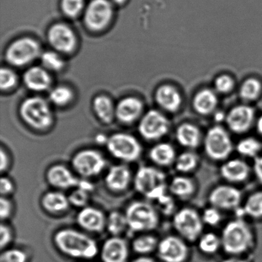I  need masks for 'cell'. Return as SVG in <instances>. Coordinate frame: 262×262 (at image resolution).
Returning a JSON list of instances; mask_svg holds the SVG:
<instances>
[{"mask_svg":"<svg viewBox=\"0 0 262 262\" xmlns=\"http://www.w3.org/2000/svg\"><path fill=\"white\" fill-rule=\"evenodd\" d=\"M46 178L49 185L58 190L77 188L80 182L68 167L61 164L50 167L47 170Z\"/></svg>","mask_w":262,"mask_h":262,"instance_id":"obj_18","label":"cell"},{"mask_svg":"<svg viewBox=\"0 0 262 262\" xmlns=\"http://www.w3.org/2000/svg\"><path fill=\"white\" fill-rule=\"evenodd\" d=\"M17 82L16 74L9 69L3 68L0 72V86L3 90H11Z\"/></svg>","mask_w":262,"mask_h":262,"instance_id":"obj_43","label":"cell"},{"mask_svg":"<svg viewBox=\"0 0 262 262\" xmlns=\"http://www.w3.org/2000/svg\"><path fill=\"white\" fill-rule=\"evenodd\" d=\"M242 209L245 215L254 219L262 217V191L251 194L247 199Z\"/></svg>","mask_w":262,"mask_h":262,"instance_id":"obj_34","label":"cell"},{"mask_svg":"<svg viewBox=\"0 0 262 262\" xmlns=\"http://www.w3.org/2000/svg\"><path fill=\"white\" fill-rule=\"evenodd\" d=\"M176 138L182 146L188 149H194L199 147L202 139L200 129L189 122L181 124L176 128Z\"/></svg>","mask_w":262,"mask_h":262,"instance_id":"obj_25","label":"cell"},{"mask_svg":"<svg viewBox=\"0 0 262 262\" xmlns=\"http://www.w3.org/2000/svg\"><path fill=\"white\" fill-rule=\"evenodd\" d=\"M99 255L102 262H128L129 247L120 236H113L104 242Z\"/></svg>","mask_w":262,"mask_h":262,"instance_id":"obj_17","label":"cell"},{"mask_svg":"<svg viewBox=\"0 0 262 262\" xmlns=\"http://www.w3.org/2000/svg\"><path fill=\"white\" fill-rule=\"evenodd\" d=\"M19 115L26 125L38 132L49 131L54 122L50 105L40 97L24 100L19 107Z\"/></svg>","mask_w":262,"mask_h":262,"instance_id":"obj_3","label":"cell"},{"mask_svg":"<svg viewBox=\"0 0 262 262\" xmlns=\"http://www.w3.org/2000/svg\"><path fill=\"white\" fill-rule=\"evenodd\" d=\"M208 200L211 206L220 211L237 210L242 201V193L232 185H219L211 190Z\"/></svg>","mask_w":262,"mask_h":262,"instance_id":"obj_14","label":"cell"},{"mask_svg":"<svg viewBox=\"0 0 262 262\" xmlns=\"http://www.w3.org/2000/svg\"><path fill=\"white\" fill-rule=\"evenodd\" d=\"M143 111V104L136 97L121 99L116 107V118L121 123L131 125L139 120Z\"/></svg>","mask_w":262,"mask_h":262,"instance_id":"obj_20","label":"cell"},{"mask_svg":"<svg viewBox=\"0 0 262 262\" xmlns=\"http://www.w3.org/2000/svg\"><path fill=\"white\" fill-rule=\"evenodd\" d=\"M70 205L77 208H83L86 207L90 200V192L80 188H76L68 196Z\"/></svg>","mask_w":262,"mask_h":262,"instance_id":"obj_41","label":"cell"},{"mask_svg":"<svg viewBox=\"0 0 262 262\" xmlns=\"http://www.w3.org/2000/svg\"><path fill=\"white\" fill-rule=\"evenodd\" d=\"M221 241L222 248L227 254L238 255L252 247L254 235L248 223L238 217L224 227Z\"/></svg>","mask_w":262,"mask_h":262,"instance_id":"obj_2","label":"cell"},{"mask_svg":"<svg viewBox=\"0 0 262 262\" xmlns=\"http://www.w3.org/2000/svg\"><path fill=\"white\" fill-rule=\"evenodd\" d=\"M40 51V46L35 39L20 38L9 46L6 52V59L11 65L23 67L36 59Z\"/></svg>","mask_w":262,"mask_h":262,"instance_id":"obj_11","label":"cell"},{"mask_svg":"<svg viewBox=\"0 0 262 262\" xmlns=\"http://www.w3.org/2000/svg\"><path fill=\"white\" fill-rule=\"evenodd\" d=\"M253 171L257 180L262 184V156H257L254 159Z\"/></svg>","mask_w":262,"mask_h":262,"instance_id":"obj_51","label":"cell"},{"mask_svg":"<svg viewBox=\"0 0 262 262\" xmlns=\"http://www.w3.org/2000/svg\"><path fill=\"white\" fill-rule=\"evenodd\" d=\"M93 110L102 123L110 125L116 118V107L111 99L105 96H99L93 101Z\"/></svg>","mask_w":262,"mask_h":262,"instance_id":"obj_28","label":"cell"},{"mask_svg":"<svg viewBox=\"0 0 262 262\" xmlns=\"http://www.w3.org/2000/svg\"><path fill=\"white\" fill-rule=\"evenodd\" d=\"M157 202L158 209L165 215H170L174 212L176 208V204H174L173 198L169 194H166L162 196L160 199L156 201Z\"/></svg>","mask_w":262,"mask_h":262,"instance_id":"obj_45","label":"cell"},{"mask_svg":"<svg viewBox=\"0 0 262 262\" xmlns=\"http://www.w3.org/2000/svg\"><path fill=\"white\" fill-rule=\"evenodd\" d=\"M13 204L8 197L1 196L0 199V217L1 220L4 221L10 219L13 214Z\"/></svg>","mask_w":262,"mask_h":262,"instance_id":"obj_48","label":"cell"},{"mask_svg":"<svg viewBox=\"0 0 262 262\" xmlns=\"http://www.w3.org/2000/svg\"><path fill=\"white\" fill-rule=\"evenodd\" d=\"M156 100L162 110L168 113H176L182 105L180 93L170 85H163L158 89L156 93Z\"/></svg>","mask_w":262,"mask_h":262,"instance_id":"obj_23","label":"cell"},{"mask_svg":"<svg viewBox=\"0 0 262 262\" xmlns=\"http://www.w3.org/2000/svg\"><path fill=\"white\" fill-rule=\"evenodd\" d=\"M131 262H156L154 259L148 256H140V257L135 258Z\"/></svg>","mask_w":262,"mask_h":262,"instance_id":"obj_52","label":"cell"},{"mask_svg":"<svg viewBox=\"0 0 262 262\" xmlns=\"http://www.w3.org/2000/svg\"><path fill=\"white\" fill-rule=\"evenodd\" d=\"M199 158L194 151H186L176 158L174 166L179 172L188 173L194 171L199 165Z\"/></svg>","mask_w":262,"mask_h":262,"instance_id":"obj_32","label":"cell"},{"mask_svg":"<svg viewBox=\"0 0 262 262\" xmlns=\"http://www.w3.org/2000/svg\"><path fill=\"white\" fill-rule=\"evenodd\" d=\"M170 129V122L166 116L158 111L150 110L142 116L138 131L145 140L156 142L165 137Z\"/></svg>","mask_w":262,"mask_h":262,"instance_id":"obj_10","label":"cell"},{"mask_svg":"<svg viewBox=\"0 0 262 262\" xmlns=\"http://www.w3.org/2000/svg\"><path fill=\"white\" fill-rule=\"evenodd\" d=\"M222 262H248V260H245L243 258H240V257H229V258L225 259L222 260Z\"/></svg>","mask_w":262,"mask_h":262,"instance_id":"obj_53","label":"cell"},{"mask_svg":"<svg viewBox=\"0 0 262 262\" xmlns=\"http://www.w3.org/2000/svg\"><path fill=\"white\" fill-rule=\"evenodd\" d=\"M249 165L239 159L227 160L220 168L222 177L231 183H241L245 182L249 176Z\"/></svg>","mask_w":262,"mask_h":262,"instance_id":"obj_22","label":"cell"},{"mask_svg":"<svg viewBox=\"0 0 262 262\" xmlns=\"http://www.w3.org/2000/svg\"><path fill=\"white\" fill-rule=\"evenodd\" d=\"M113 7L108 0H93L85 10V26L93 31L103 30L111 20Z\"/></svg>","mask_w":262,"mask_h":262,"instance_id":"obj_12","label":"cell"},{"mask_svg":"<svg viewBox=\"0 0 262 262\" xmlns=\"http://www.w3.org/2000/svg\"><path fill=\"white\" fill-rule=\"evenodd\" d=\"M113 2L116 4H122L125 2V0H113Z\"/></svg>","mask_w":262,"mask_h":262,"instance_id":"obj_55","label":"cell"},{"mask_svg":"<svg viewBox=\"0 0 262 262\" xmlns=\"http://www.w3.org/2000/svg\"><path fill=\"white\" fill-rule=\"evenodd\" d=\"M131 182V170L123 164L113 165L105 174V186L113 192L125 191L128 189Z\"/></svg>","mask_w":262,"mask_h":262,"instance_id":"obj_21","label":"cell"},{"mask_svg":"<svg viewBox=\"0 0 262 262\" xmlns=\"http://www.w3.org/2000/svg\"><path fill=\"white\" fill-rule=\"evenodd\" d=\"M128 227L133 232H144L156 229L159 225L156 208L146 202L136 201L127 206L125 212Z\"/></svg>","mask_w":262,"mask_h":262,"instance_id":"obj_5","label":"cell"},{"mask_svg":"<svg viewBox=\"0 0 262 262\" xmlns=\"http://www.w3.org/2000/svg\"><path fill=\"white\" fill-rule=\"evenodd\" d=\"M73 170L83 179L99 176L106 166L103 155L97 150L86 148L76 152L72 159Z\"/></svg>","mask_w":262,"mask_h":262,"instance_id":"obj_9","label":"cell"},{"mask_svg":"<svg viewBox=\"0 0 262 262\" xmlns=\"http://www.w3.org/2000/svg\"><path fill=\"white\" fill-rule=\"evenodd\" d=\"M106 220L103 211L94 207L82 208L76 216V222L81 228L88 232L97 234L106 228Z\"/></svg>","mask_w":262,"mask_h":262,"instance_id":"obj_19","label":"cell"},{"mask_svg":"<svg viewBox=\"0 0 262 262\" xmlns=\"http://www.w3.org/2000/svg\"><path fill=\"white\" fill-rule=\"evenodd\" d=\"M256 127H257V133L262 136V115L259 117V119H257Z\"/></svg>","mask_w":262,"mask_h":262,"instance_id":"obj_54","label":"cell"},{"mask_svg":"<svg viewBox=\"0 0 262 262\" xmlns=\"http://www.w3.org/2000/svg\"><path fill=\"white\" fill-rule=\"evenodd\" d=\"M170 192L179 199H187L192 195L195 190L194 182L185 176H176L168 186Z\"/></svg>","mask_w":262,"mask_h":262,"instance_id":"obj_30","label":"cell"},{"mask_svg":"<svg viewBox=\"0 0 262 262\" xmlns=\"http://www.w3.org/2000/svg\"><path fill=\"white\" fill-rule=\"evenodd\" d=\"M0 234H1L0 247H1V250L3 251V250L8 248L9 245L13 242V230L8 225L3 222L2 225L0 226Z\"/></svg>","mask_w":262,"mask_h":262,"instance_id":"obj_47","label":"cell"},{"mask_svg":"<svg viewBox=\"0 0 262 262\" xmlns=\"http://www.w3.org/2000/svg\"><path fill=\"white\" fill-rule=\"evenodd\" d=\"M24 82L30 90L41 92L50 86L51 79L50 75L41 67L29 69L24 75Z\"/></svg>","mask_w":262,"mask_h":262,"instance_id":"obj_27","label":"cell"},{"mask_svg":"<svg viewBox=\"0 0 262 262\" xmlns=\"http://www.w3.org/2000/svg\"><path fill=\"white\" fill-rule=\"evenodd\" d=\"M217 99L214 92L209 90H203L199 92L193 100V107L196 113L202 116L211 114L216 108Z\"/></svg>","mask_w":262,"mask_h":262,"instance_id":"obj_29","label":"cell"},{"mask_svg":"<svg viewBox=\"0 0 262 262\" xmlns=\"http://www.w3.org/2000/svg\"><path fill=\"white\" fill-rule=\"evenodd\" d=\"M48 39L53 48L62 53H71L76 47L74 32L64 24L52 26L48 32Z\"/></svg>","mask_w":262,"mask_h":262,"instance_id":"obj_16","label":"cell"},{"mask_svg":"<svg viewBox=\"0 0 262 262\" xmlns=\"http://www.w3.org/2000/svg\"><path fill=\"white\" fill-rule=\"evenodd\" d=\"M53 242L58 251L73 259L90 260L100 251L94 239L73 228H62L56 231Z\"/></svg>","mask_w":262,"mask_h":262,"instance_id":"obj_1","label":"cell"},{"mask_svg":"<svg viewBox=\"0 0 262 262\" xmlns=\"http://www.w3.org/2000/svg\"><path fill=\"white\" fill-rule=\"evenodd\" d=\"M157 255L162 262H185L188 256V247L181 237L168 235L159 242Z\"/></svg>","mask_w":262,"mask_h":262,"instance_id":"obj_13","label":"cell"},{"mask_svg":"<svg viewBox=\"0 0 262 262\" xmlns=\"http://www.w3.org/2000/svg\"><path fill=\"white\" fill-rule=\"evenodd\" d=\"M50 100L57 106H65L72 102L73 93L68 87L58 86L50 93Z\"/></svg>","mask_w":262,"mask_h":262,"instance_id":"obj_38","label":"cell"},{"mask_svg":"<svg viewBox=\"0 0 262 262\" xmlns=\"http://www.w3.org/2000/svg\"><path fill=\"white\" fill-rule=\"evenodd\" d=\"M42 65L53 71H59L64 67V62L60 56L54 52L48 51L44 53L41 56Z\"/></svg>","mask_w":262,"mask_h":262,"instance_id":"obj_40","label":"cell"},{"mask_svg":"<svg viewBox=\"0 0 262 262\" xmlns=\"http://www.w3.org/2000/svg\"><path fill=\"white\" fill-rule=\"evenodd\" d=\"M28 254L19 248H6L0 254V262H28Z\"/></svg>","mask_w":262,"mask_h":262,"instance_id":"obj_39","label":"cell"},{"mask_svg":"<svg viewBox=\"0 0 262 262\" xmlns=\"http://www.w3.org/2000/svg\"><path fill=\"white\" fill-rule=\"evenodd\" d=\"M134 185L138 192L153 201L166 194L168 189L165 173L151 166H142L138 169Z\"/></svg>","mask_w":262,"mask_h":262,"instance_id":"obj_4","label":"cell"},{"mask_svg":"<svg viewBox=\"0 0 262 262\" xmlns=\"http://www.w3.org/2000/svg\"><path fill=\"white\" fill-rule=\"evenodd\" d=\"M41 205L49 214H59L68 211L71 205L68 196L62 191H51L42 195Z\"/></svg>","mask_w":262,"mask_h":262,"instance_id":"obj_24","label":"cell"},{"mask_svg":"<svg viewBox=\"0 0 262 262\" xmlns=\"http://www.w3.org/2000/svg\"><path fill=\"white\" fill-rule=\"evenodd\" d=\"M203 145L207 156L214 161L228 159L234 148L229 134L220 125H214L207 131Z\"/></svg>","mask_w":262,"mask_h":262,"instance_id":"obj_7","label":"cell"},{"mask_svg":"<svg viewBox=\"0 0 262 262\" xmlns=\"http://www.w3.org/2000/svg\"><path fill=\"white\" fill-rule=\"evenodd\" d=\"M222 247L221 237L212 232L202 234L199 238V248L205 254H213Z\"/></svg>","mask_w":262,"mask_h":262,"instance_id":"obj_35","label":"cell"},{"mask_svg":"<svg viewBox=\"0 0 262 262\" xmlns=\"http://www.w3.org/2000/svg\"><path fill=\"white\" fill-rule=\"evenodd\" d=\"M225 120L231 132L236 134H243L252 126L254 120V110L248 105H237L230 110Z\"/></svg>","mask_w":262,"mask_h":262,"instance_id":"obj_15","label":"cell"},{"mask_svg":"<svg viewBox=\"0 0 262 262\" xmlns=\"http://www.w3.org/2000/svg\"><path fill=\"white\" fill-rule=\"evenodd\" d=\"M202 219L205 225L216 226L222 220V214H221L220 210L211 206L205 209L202 213Z\"/></svg>","mask_w":262,"mask_h":262,"instance_id":"obj_44","label":"cell"},{"mask_svg":"<svg viewBox=\"0 0 262 262\" xmlns=\"http://www.w3.org/2000/svg\"><path fill=\"white\" fill-rule=\"evenodd\" d=\"M83 262H93V261H90V260H85V261H83Z\"/></svg>","mask_w":262,"mask_h":262,"instance_id":"obj_56","label":"cell"},{"mask_svg":"<svg viewBox=\"0 0 262 262\" xmlns=\"http://www.w3.org/2000/svg\"><path fill=\"white\" fill-rule=\"evenodd\" d=\"M261 91V84L256 79H248L244 82L240 90V96L244 100L253 101L257 99Z\"/></svg>","mask_w":262,"mask_h":262,"instance_id":"obj_37","label":"cell"},{"mask_svg":"<svg viewBox=\"0 0 262 262\" xmlns=\"http://www.w3.org/2000/svg\"><path fill=\"white\" fill-rule=\"evenodd\" d=\"M84 7V0H62L61 7L67 16L74 17L77 16Z\"/></svg>","mask_w":262,"mask_h":262,"instance_id":"obj_42","label":"cell"},{"mask_svg":"<svg viewBox=\"0 0 262 262\" xmlns=\"http://www.w3.org/2000/svg\"><path fill=\"white\" fill-rule=\"evenodd\" d=\"M105 145L111 156L123 162H136L142 156V146L140 142L128 133H114L108 138Z\"/></svg>","mask_w":262,"mask_h":262,"instance_id":"obj_6","label":"cell"},{"mask_svg":"<svg viewBox=\"0 0 262 262\" xmlns=\"http://www.w3.org/2000/svg\"><path fill=\"white\" fill-rule=\"evenodd\" d=\"M128 228L125 214L114 211L107 217L106 229L113 236H119Z\"/></svg>","mask_w":262,"mask_h":262,"instance_id":"obj_33","label":"cell"},{"mask_svg":"<svg viewBox=\"0 0 262 262\" xmlns=\"http://www.w3.org/2000/svg\"><path fill=\"white\" fill-rule=\"evenodd\" d=\"M159 242L153 234L144 233L136 237L132 242V248L136 254L146 256L157 250Z\"/></svg>","mask_w":262,"mask_h":262,"instance_id":"obj_31","label":"cell"},{"mask_svg":"<svg viewBox=\"0 0 262 262\" xmlns=\"http://www.w3.org/2000/svg\"><path fill=\"white\" fill-rule=\"evenodd\" d=\"M202 216L191 208H184L178 211L173 217V226L179 235L187 242L199 240L203 231Z\"/></svg>","mask_w":262,"mask_h":262,"instance_id":"obj_8","label":"cell"},{"mask_svg":"<svg viewBox=\"0 0 262 262\" xmlns=\"http://www.w3.org/2000/svg\"><path fill=\"white\" fill-rule=\"evenodd\" d=\"M15 191V185L13 181L8 177L1 178L0 181V193L1 196L9 197Z\"/></svg>","mask_w":262,"mask_h":262,"instance_id":"obj_49","label":"cell"},{"mask_svg":"<svg viewBox=\"0 0 262 262\" xmlns=\"http://www.w3.org/2000/svg\"><path fill=\"white\" fill-rule=\"evenodd\" d=\"M149 159L155 165L159 167H168L174 164L176 151L171 144L159 142L150 149L148 153Z\"/></svg>","mask_w":262,"mask_h":262,"instance_id":"obj_26","label":"cell"},{"mask_svg":"<svg viewBox=\"0 0 262 262\" xmlns=\"http://www.w3.org/2000/svg\"><path fill=\"white\" fill-rule=\"evenodd\" d=\"M236 150L241 156L255 159L261 150V144L254 138H245L239 141L236 145Z\"/></svg>","mask_w":262,"mask_h":262,"instance_id":"obj_36","label":"cell"},{"mask_svg":"<svg viewBox=\"0 0 262 262\" xmlns=\"http://www.w3.org/2000/svg\"><path fill=\"white\" fill-rule=\"evenodd\" d=\"M0 157H1V165L0 168L2 173L5 172L10 167V157L7 149H5L4 146L1 147L0 150Z\"/></svg>","mask_w":262,"mask_h":262,"instance_id":"obj_50","label":"cell"},{"mask_svg":"<svg viewBox=\"0 0 262 262\" xmlns=\"http://www.w3.org/2000/svg\"><path fill=\"white\" fill-rule=\"evenodd\" d=\"M215 89L220 93H228L234 88V81L230 76L222 75L216 79Z\"/></svg>","mask_w":262,"mask_h":262,"instance_id":"obj_46","label":"cell"}]
</instances>
